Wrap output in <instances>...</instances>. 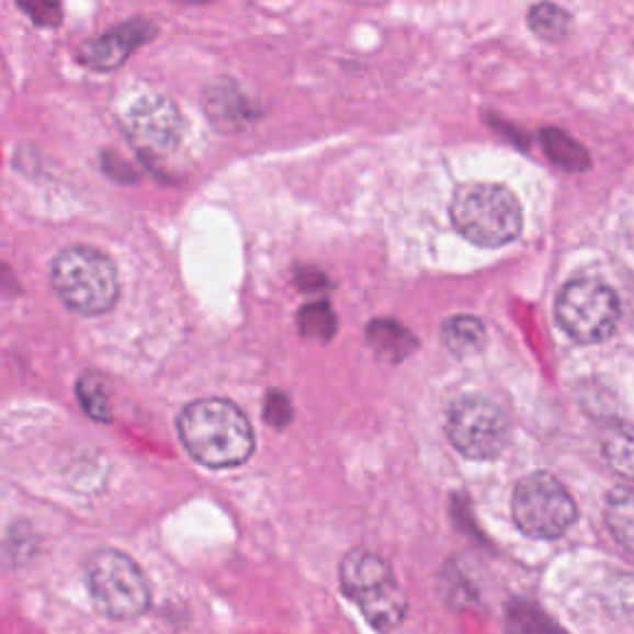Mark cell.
<instances>
[{"instance_id":"5","label":"cell","mask_w":634,"mask_h":634,"mask_svg":"<svg viewBox=\"0 0 634 634\" xmlns=\"http://www.w3.org/2000/svg\"><path fill=\"white\" fill-rule=\"evenodd\" d=\"M88 588L100 614L117 622L141 618L151 592L139 565L120 551H98L88 561Z\"/></svg>"},{"instance_id":"6","label":"cell","mask_w":634,"mask_h":634,"mask_svg":"<svg viewBox=\"0 0 634 634\" xmlns=\"http://www.w3.org/2000/svg\"><path fill=\"white\" fill-rule=\"evenodd\" d=\"M513 518L525 535L561 537L578 518V508L558 478L537 471L516 486Z\"/></svg>"},{"instance_id":"13","label":"cell","mask_w":634,"mask_h":634,"mask_svg":"<svg viewBox=\"0 0 634 634\" xmlns=\"http://www.w3.org/2000/svg\"><path fill=\"white\" fill-rule=\"evenodd\" d=\"M441 340H444L451 354L468 358V354L482 352L486 342V328L474 315H454L449 317L444 328H441Z\"/></svg>"},{"instance_id":"9","label":"cell","mask_w":634,"mask_h":634,"mask_svg":"<svg viewBox=\"0 0 634 634\" xmlns=\"http://www.w3.org/2000/svg\"><path fill=\"white\" fill-rule=\"evenodd\" d=\"M124 134L141 157L161 159L174 154L184 139L186 122L174 102L167 98H141L122 120Z\"/></svg>"},{"instance_id":"14","label":"cell","mask_w":634,"mask_h":634,"mask_svg":"<svg viewBox=\"0 0 634 634\" xmlns=\"http://www.w3.org/2000/svg\"><path fill=\"white\" fill-rule=\"evenodd\" d=\"M604 521L618 543L634 553V491L632 488H614L604 506Z\"/></svg>"},{"instance_id":"11","label":"cell","mask_w":634,"mask_h":634,"mask_svg":"<svg viewBox=\"0 0 634 634\" xmlns=\"http://www.w3.org/2000/svg\"><path fill=\"white\" fill-rule=\"evenodd\" d=\"M206 112L218 127H238L241 122H248L253 117V110L244 92L230 84H216L206 92Z\"/></svg>"},{"instance_id":"15","label":"cell","mask_w":634,"mask_h":634,"mask_svg":"<svg viewBox=\"0 0 634 634\" xmlns=\"http://www.w3.org/2000/svg\"><path fill=\"white\" fill-rule=\"evenodd\" d=\"M602 454L612 471L634 482V427L618 424L602 439Z\"/></svg>"},{"instance_id":"21","label":"cell","mask_w":634,"mask_h":634,"mask_svg":"<svg viewBox=\"0 0 634 634\" xmlns=\"http://www.w3.org/2000/svg\"><path fill=\"white\" fill-rule=\"evenodd\" d=\"M263 415H265L268 424L283 429V427L291 424L293 407H291V401H287V397H285L283 392H271V394H268V399H265Z\"/></svg>"},{"instance_id":"7","label":"cell","mask_w":634,"mask_h":634,"mask_svg":"<svg viewBox=\"0 0 634 634\" xmlns=\"http://www.w3.org/2000/svg\"><path fill=\"white\" fill-rule=\"evenodd\" d=\"M561 328L578 342H600L610 338L620 320V303L610 285L595 278H578L563 287L555 303Z\"/></svg>"},{"instance_id":"2","label":"cell","mask_w":634,"mask_h":634,"mask_svg":"<svg viewBox=\"0 0 634 634\" xmlns=\"http://www.w3.org/2000/svg\"><path fill=\"white\" fill-rule=\"evenodd\" d=\"M53 291L80 315L110 313L120 301V275L107 256L90 246H72L53 261Z\"/></svg>"},{"instance_id":"10","label":"cell","mask_w":634,"mask_h":634,"mask_svg":"<svg viewBox=\"0 0 634 634\" xmlns=\"http://www.w3.org/2000/svg\"><path fill=\"white\" fill-rule=\"evenodd\" d=\"M157 35V27L147 21H129L120 27H112L110 33H104L94 41L84 43L77 57L82 65H88L90 70L110 72L114 67H120L129 60L134 50H139L144 43H149Z\"/></svg>"},{"instance_id":"8","label":"cell","mask_w":634,"mask_h":634,"mask_svg":"<svg viewBox=\"0 0 634 634\" xmlns=\"http://www.w3.org/2000/svg\"><path fill=\"white\" fill-rule=\"evenodd\" d=\"M446 437L458 454L474 461H488L503 454L508 439H511V424L494 401L464 397L449 411Z\"/></svg>"},{"instance_id":"18","label":"cell","mask_w":634,"mask_h":634,"mask_svg":"<svg viewBox=\"0 0 634 634\" xmlns=\"http://www.w3.org/2000/svg\"><path fill=\"white\" fill-rule=\"evenodd\" d=\"M543 149L551 157L553 165H558L568 171L588 169V151H585L578 141L570 139L568 134L561 129H545L543 132Z\"/></svg>"},{"instance_id":"16","label":"cell","mask_w":634,"mask_h":634,"mask_svg":"<svg viewBox=\"0 0 634 634\" xmlns=\"http://www.w3.org/2000/svg\"><path fill=\"white\" fill-rule=\"evenodd\" d=\"M528 25L545 43H561L568 37L573 18L565 8L555 3H537L528 13Z\"/></svg>"},{"instance_id":"22","label":"cell","mask_w":634,"mask_h":634,"mask_svg":"<svg viewBox=\"0 0 634 634\" xmlns=\"http://www.w3.org/2000/svg\"><path fill=\"white\" fill-rule=\"evenodd\" d=\"M191 3H201V0H191Z\"/></svg>"},{"instance_id":"4","label":"cell","mask_w":634,"mask_h":634,"mask_svg":"<svg viewBox=\"0 0 634 634\" xmlns=\"http://www.w3.org/2000/svg\"><path fill=\"white\" fill-rule=\"evenodd\" d=\"M340 585L374 630L392 632L405 622L407 595L382 555L364 547L350 551L340 563Z\"/></svg>"},{"instance_id":"17","label":"cell","mask_w":634,"mask_h":634,"mask_svg":"<svg viewBox=\"0 0 634 634\" xmlns=\"http://www.w3.org/2000/svg\"><path fill=\"white\" fill-rule=\"evenodd\" d=\"M77 401H80V407L90 419L102 421V424H110L112 421V401L100 374L84 372L82 377L77 380Z\"/></svg>"},{"instance_id":"3","label":"cell","mask_w":634,"mask_h":634,"mask_svg":"<svg viewBox=\"0 0 634 634\" xmlns=\"http://www.w3.org/2000/svg\"><path fill=\"white\" fill-rule=\"evenodd\" d=\"M451 220L466 241L482 248H501L521 236L523 211L506 186L464 184L451 199Z\"/></svg>"},{"instance_id":"1","label":"cell","mask_w":634,"mask_h":634,"mask_svg":"<svg viewBox=\"0 0 634 634\" xmlns=\"http://www.w3.org/2000/svg\"><path fill=\"white\" fill-rule=\"evenodd\" d=\"M181 444L208 468L241 466L253 454L256 439L248 417L228 399H196L179 415Z\"/></svg>"},{"instance_id":"12","label":"cell","mask_w":634,"mask_h":634,"mask_svg":"<svg viewBox=\"0 0 634 634\" xmlns=\"http://www.w3.org/2000/svg\"><path fill=\"white\" fill-rule=\"evenodd\" d=\"M367 342L370 348L382 354L384 360L399 362L405 360L407 354L417 350V340L407 328H401L399 322L394 320H374L367 328Z\"/></svg>"},{"instance_id":"19","label":"cell","mask_w":634,"mask_h":634,"mask_svg":"<svg viewBox=\"0 0 634 634\" xmlns=\"http://www.w3.org/2000/svg\"><path fill=\"white\" fill-rule=\"evenodd\" d=\"M297 328L305 335V338H320L330 340L335 330H338V317H335L332 307L325 301H317L305 305L301 313H297Z\"/></svg>"},{"instance_id":"20","label":"cell","mask_w":634,"mask_h":634,"mask_svg":"<svg viewBox=\"0 0 634 634\" xmlns=\"http://www.w3.org/2000/svg\"><path fill=\"white\" fill-rule=\"evenodd\" d=\"M15 3L23 8V13H27L35 25L57 27L63 23V11L57 0H15Z\"/></svg>"}]
</instances>
